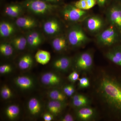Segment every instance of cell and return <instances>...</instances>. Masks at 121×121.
<instances>
[{
	"label": "cell",
	"mask_w": 121,
	"mask_h": 121,
	"mask_svg": "<svg viewBox=\"0 0 121 121\" xmlns=\"http://www.w3.org/2000/svg\"><path fill=\"white\" fill-rule=\"evenodd\" d=\"M35 59L37 62L41 65L47 64L51 59V54L48 52L39 50L35 55Z\"/></svg>",
	"instance_id": "obj_16"
},
{
	"label": "cell",
	"mask_w": 121,
	"mask_h": 121,
	"mask_svg": "<svg viewBox=\"0 0 121 121\" xmlns=\"http://www.w3.org/2000/svg\"><path fill=\"white\" fill-rule=\"evenodd\" d=\"M11 43L16 49L20 51L24 50L27 43V39L22 36L15 37Z\"/></svg>",
	"instance_id": "obj_20"
},
{
	"label": "cell",
	"mask_w": 121,
	"mask_h": 121,
	"mask_svg": "<svg viewBox=\"0 0 121 121\" xmlns=\"http://www.w3.org/2000/svg\"><path fill=\"white\" fill-rule=\"evenodd\" d=\"M93 63L92 56L89 52H84L80 55L76 60V64L81 70H88L90 68Z\"/></svg>",
	"instance_id": "obj_6"
},
{
	"label": "cell",
	"mask_w": 121,
	"mask_h": 121,
	"mask_svg": "<svg viewBox=\"0 0 121 121\" xmlns=\"http://www.w3.org/2000/svg\"><path fill=\"white\" fill-rule=\"evenodd\" d=\"M15 82L17 86L23 90L30 89L33 85L32 79L26 76H18L15 79Z\"/></svg>",
	"instance_id": "obj_12"
},
{
	"label": "cell",
	"mask_w": 121,
	"mask_h": 121,
	"mask_svg": "<svg viewBox=\"0 0 121 121\" xmlns=\"http://www.w3.org/2000/svg\"><path fill=\"white\" fill-rule=\"evenodd\" d=\"M19 113L20 108L16 105L9 106L5 111L7 117L11 120L15 119L19 115Z\"/></svg>",
	"instance_id": "obj_24"
},
{
	"label": "cell",
	"mask_w": 121,
	"mask_h": 121,
	"mask_svg": "<svg viewBox=\"0 0 121 121\" xmlns=\"http://www.w3.org/2000/svg\"><path fill=\"white\" fill-rule=\"evenodd\" d=\"M62 121H73L74 119L71 115L67 114L65 115L64 117L61 119Z\"/></svg>",
	"instance_id": "obj_35"
},
{
	"label": "cell",
	"mask_w": 121,
	"mask_h": 121,
	"mask_svg": "<svg viewBox=\"0 0 121 121\" xmlns=\"http://www.w3.org/2000/svg\"><path fill=\"white\" fill-rule=\"evenodd\" d=\"M29 110L31 114L36 115L40 112L41 106L39 100L35 98H32L28 103Z\"/></svg>",
	"instance_id": "obj_18"
},
{
	"label": "cell",
	"mask_w": 121,
	"mask_h": 121,
	"mask_svg": "<svg viewBox=\"0 0 121 121\" xmlns=\"http://www.w3.org/2000/svg\"><path fill=\"white\" fill-rule=\"evenodd\" d=\"M0 52L5 56H10L13 53V48L9 44L2 43L0 45Z\"/></svg>",
	"instance_id": "obj_27"
},
{
	"label": "cell",
	"mask_w": 121,
	"mask_h": 121,
	"mask_svg": "<svg viewBox=\"0 0 121 121\" xmlns=\"http://www.w3.org/2000/svg\"><path fill=\"white\" fill-rule=\"evenodd\" d=\"M107 57L115 64L121 66V51H114L107 53Z\"/></svg>",
	"instance_id": "obj_25"
},
{
	"label": "cell",
	"mask_w": 121,
	"mask_h": 121,
	"mask_svg": "<svg viewBox=\"0 0 121 121\" xmlns=\"http://www.w3.org/2000/svg\"><path fill=\"white\" fill-rule=\"evenodd\" d=\"M71 85H68L64 87L63 89L64 92V93L67 96H69V92H70V89Z\"/></svg>",
	"instance_id": "obj_36"
},
{
	"label": "cell",
	"mask_w": 121,
	"mask_h": 121,
	"mask_svg": "<svg viewBox=\"0 0 121 121\" xmlns=\"http://www.w3.org/2000/svg\"><path fill=\"white\" fill-rule=\"evenodd\" d=\"M85 97L83 95H74L73 96V97H72V99H73V100H78V99H82L83 98H84Z\"/></svg>",
	"instance_id": "obj_38"
},
{
	"label": "cell",
	"mask_w": 121,
	"mask_h": 121,
	"mask_svg": "<svg viewBox=\"0 0 121 121\" xmlns=\"http://www.w3.org/2000/svg\"><path fill=\"white\" fill-rule=\"evenodd\" d=\"M52 45L55 51H60L65 49L66 47V40L63 36L56 37L52 40Z\"/></svg>",
	"instance_id": "obj_19"
},
{
	"label": "cell",
	"mask_w": 121,
	"mask_h": 121,
	"mask_svg": "<svg viewBox=\"0 0 121 121\" xmlns=\"http://www.w3.org/2000/svg\"><path fill=\"white\" fill-rule=\"evenodd\" d=\"M42 83L47 86H54L57 85L60 82V78L56 74L52 72H47L41 76Z\"/></svg>",
	"instance_id": "obj_9"
},
{
	"label": "cell",
	"mask_w": 121,
	"mask_h": 121,
	"mask_svg": "<svg viewBox=\"0 0 121 121\" xmlns=\"http://www.w3.org/2000/svg\"><path fill=\"white\" fill-rule=\"evenodd\" d=\"M108 17L110 22L112 25L121 28V9L113 7L108 12Z\"/></svg>",
	"instance_id": "obj_8"
},
{
	"label": "cell",
	"mask_w": 121,
	"mask_h": 121,
	"mask_svg": "<svg viewBox=\"0 0 121 121\" xmlns=\"http://www.w3.org/2000/svg\"><path fill=\"white\" fill-rule=\"evenodd\" d=\"M48 110L50 112L54 114H58V113L56 106L55 101L52 100L48 103Z\"/></svg>",
	"instance_id": "obj_30"
},
{
	"label": "cell",
	"mask_w": 121,
	"mask_h": 121,
	"mask_svg": "<svg viewBox=\"0 0 121 121\" xmlns=\"http://www.w3.org/2000/svg\"><path fill=\"white\" fill-rule=\"evenodd\" d=\"M99 90L104 101L115 110L121 112V84L113 79L104 76L100 81Z\"/></svg>",
	"instance_id": "obj_1"
},
{
	"label": "cell",
	"mask_w": 121,
	"mask_h": 121,
	"mask_svg": "<svg viewBox=\"0 0 121 121\" xmlns=\"http://www.w3.org/2000/svg\"><path fill=\"white\" fill-rule=\"evenodd\" d=\"M70 64V59L63 57L56 59L53 64L54 67L58 70H65L69 68Z\"/></svg>",
	"instance_id": "obj_17"
},
{
	"label": "cell",
	"mask_w": 121,
	"mask_h": 121,
	"mask_svg": "<svg viewBox=\"0 0 121 121\" xmlns=\"http://www.w3.org/2000/svg\"><path fill=\"white\" fill-rule=\"evenodd\" d=\"M60 25L56 20L51 19L48 20L44 24V31L48 35H54L57 33L60 30Z\"/></svg>",
	"instance_id": "obj_10"
},
{
	"label": "cell",
	"mask_w": 121,
	"mask_h": 121,
	"mask_svg": "<svg viewBox=\"0 0 121 121\" xmlns=\"http://www.w3.org/2000/svg\"><path fill=\"white\" fill-rule=\"evenodd\" d=\"M86 22L87 28L91 32L99 31L103 25L102 20L96 16H93L87 18Z\"/></svg>",
	"instance_id": "obj_7"
},
{
	"label": "cell",
	"mask_w": 121,
	"mask_h": 121,
	"mask_svg": "<svg viewBox=\"0 0 121 121\" xmlns=\"http://www.w3.org/2000/svg\"><path fill=\"white\" fill-rule=\"evenodd\" d=\"M25 4L28 10L38 15L50 13L54 11L56 7L55 5L43 0H27Z\"/></svg>",
	"instance_id": "obj_2"
},
{
	"label": "cell",
	"mask_w": 121,
	"mask_h": 121,
	"mask_svg": "<svg viewBox=\"0 0 121 121\" xmlns=\"http://www.w3.org/2000/svg\"><path fill=\"white\" fill-rule=\"evenodd\" d=\"M1 97L4 99H8L12 95V92L11 89L7 86H4L1 91Z\"/></svg>",
	"instance_id": "obj_28"
},
{
	"label": "cell",
	"mask_w": 121,
	"mask_h": 121,
	"mask_svg": "<svg viewBox=\"0 0 121 121\" xmlns=\"http://www.w3.org/2000/svg\"><path fill=\"white\" fill-rule=\"evenodd\" d=\"M68 79L71 82H75L79 79V75L77 72L73 71L68 76Z\"/></svg>",
	"instance_id": "obj_32"
},
{
	"label": "cell",
	"mask_w": 121,
	"mask_h": 121,
	"mask_svg": "<svg viewBox=\"0 0 121 121\" xmlns=\"http://www.w3.org/2000/svg\"><path fill=\"white\" fill-rule=\"evenodd\" d=\"M107 0H96L97 4L100 7H103L105 6Z\"/></svg>",
	"instance_id": "obj_37"
},
{
	"label": "cell",
	"mask_w": 121,
	"mask_h": 121,
	"mask_svg": "<svg viewBox=\"0 0 121 121\" xmlns=\"http://www.w3.org/2000/svg\"><path fill=\"white\" fill-rule=\"evenodd\" d=\"M43 118L44 121H51L54 119V117L51 114L46 113L44 114Z\"/></svg>",
	"instance_id": "obj_34"
},
{
	"label": "cell",
	"mask_w": 121,
	"mask_h": 121,
	"mask_svg": "<svg viewBox=\"0 0 121 121\" xmlns=\"http://www.w3.org/2000/svg\"><path fill=\"white\" fill-rule=\"evenodd\" d=\"M16 23L18 27L24 29H30L36 26V22L34 19L28 17H21L17 18Z\"/></svg>",
	"instance_id": "obj_11"
},
{
	"label": "cell",
	"mask_w": 121,
	"mask_h": 121,
	"mask_svg": "<svg viewBox=\"0 0 121 121\" xmlns=\"http://www.w3.org/2000/svg\"><path fill=\"white\" fill-rule=\"evenodd\" d=\"M12 70L11 66L8 65H1L0 66V73L1 74H5L9 73Z\"/></svg>",
	"instance_id": "obj_33"
},
{
	"label": "cell",
	"mask_w": 121,
	"mask_h": 121,
	"mask_svg": "<svg viewBox=\"0 0 121 121\" xmlns=\"http://www.w3.org/2000/svg\"><path fill=\"white\" fill-rule=\"evenodd\" d=\"M21 10V7L19 5L12 4L5 8V12L9 16L16 17L20 14Z\"/></svg>",
	"instance_id": "obj_22"
},
{
	"label": "cell",
	"mask_w": 121,
	"mask_h": 121,
	"mask_svg": "<svg viewBox=\"0 0 121 121\" xmlns=\"http://www.w3.org/2000/svg\"><path fill=\"white\" fill-rule=\"evenodd\" d=\"M68 39L71 45L74 47H78L86 43L89 39L81 27L75 26L69 30L68 34Z\"/></svg>",
	"instance_id": "obj_4"
},
{
	"label": "cell",
	"mask_w": 121,
	"mask_h": 121,
	"mask_svg": "<svg viewBox=\"0 0 121 121\" xmlns=\"http://www.w3.org/2000/svg\"><path fill=\"white\" fill-rule=\"evenodd\" d=\"M88 103V100L86 97L78 100L73 101L74 106L77 107H81L86 106Z\"/></svg>",
	"instance_id": "obj_29"
},
{
	"label": "cell",
	"mask_w": 121,
	"mask_h": 121,
	"mask_svg": "<svg viewBox=\"0 0 121 121\" xmlns=\"http://www.w3.org/2000/svg\"><path fill=\"white\" fill-rule=\"evenodd\" d=\"M97 4L96 0H79L75 2L74 5L78 8L86 11L92 8Z\"/></svg>",
	"instance_id": "obj_15"
},
{
	"label": "cell",
	"mask_w": 121,
	"mask_h": 121,
	"mask_svg": "<svg viewBox=\"0 0 121 121\" xmlns=\"http://www.w3.org/2000/svg\"><path fill=\"white\" fill-rule=\"evenodd\" d=\"M79 85L81 88L88 87L90 86V82L88 79L86 78H80L79 79Z\"/></svg>",
	"instance_id": "obj_31"
},
{
	"label": "cell",
	"mask_w": 121,
	"mask_h": 121,
	"mask_svg": "<svg viewBox=\"0 0 121 121\" xmlns=\"http://www.w3.org/2000/svg\"><path fill=\"white\" fill-rule=\"evenodd\" d=\"M27 42L31 47H36L42 43V38L40 34L36 32L30 33L27 36Z\"/></svg>",
	"instance_id": "obj_13"
},
{
	"label": "cell",
	"mask_w": 121,
	"mask_h": 121,
	"mask_svg": "<svg viewBox=\"0 0 121 121\" xmlns=\"http://www.w3.org/2000/svg\"><path fill=\"white\" fill-rule=\"evenodd\" d=\"M15 28L12 24L8 22H3L0 24V35L2 37H8L14 32Z\"/></svg>",
	"instance_id": "obj_14"
},
{
	"label": "cell",
	"mask_w": 121,
	"mask_h": 121,
	"mask_svg": "<svg viewBox=\"0 0 121 121\" xmlns=\"http://www.w3.org/2000/svg\"><path fill=\"white\" fill-rule=\"evenodd\" d=\"M94 113L93 109L90 108H83L78 111V117L83 121L88 120L93 116Z\"/></svg>",
	"instance_id": "obj_23"
},
{
	"label": "cell",
	"mask_w": 121,
	"mask_h": 121,
	"mask_svg": "<svg viewBox=\"0 0 121 121\" xmlns=\"http://www.w3.org/2000/svg\"><path fill=\"white\" fill-rule=\"evenodd\" d=\"M62 14L66 20L76 22L82 20L86 17L87 13L86 11L78 8L74 5H68L64 7Z\"/></svg>",
	"instance_id": "obj_3"
},
{
	"label": "cell",
	"mask_w": 121,
	"mask_h": 121,
	"mask_svg": "<svg viewBox=\"0 0 121 121\" xmlns=\"http://www.w3.org/2000/svg\"><path fill=\"white\" fill-rule=\"evenodd\" d=\"M33 59L31 56L29 55H25L20 59L18 66L20 69L25 70L31 67Z\"/></svg>",
	"instance_id": "obj_21"
},
{
	"label": "cell",
	"mask_w": 121,
	"mask_h": 121,
	"mask_svg": "<svg viewBox=\"0 0 121 121\" xmlns=\"http://www.w3.org/2000/svg\"><path fill=\"white\" fill-rule=\"evenodd\" d=\"M44 1L48 2L50 3H56V2H58L59 0H43Z\"/></svg>",
	"instance_id": "obj_39"
},
{
	"label": "cell",
	"mask_w": 121,
	"mask_h": 121,
	"mask_svg": "<svg viewBox=\"0 0 121 121\" xmlns=\"http://www.w3.org/2000/svg\"><path fill=\"white\" fill-rule=\"evenodd\" d=\"M117 33L114 26L112 25L102 32L98 37L100 43L106 45H112L116 41Z\"/></svg>",
	"instance_id": "obj_5"
},
{
	"label": "cell",
	"mask_w": 121,
	"mask_h": 121,
	"mask_svg": "<svg viewBox=\"0 0 121 121\" xmlns=\"http://www.w3.org/2000/svg\"><path fill=\"white\" fill-rule=\"evenodd\" d=\"M50 98L54 101L63 102L66 99V96L63 93L57 90H53L49 93Z\"/></svg>",
	"instance_id": "obj_26"
}]
</instances>
